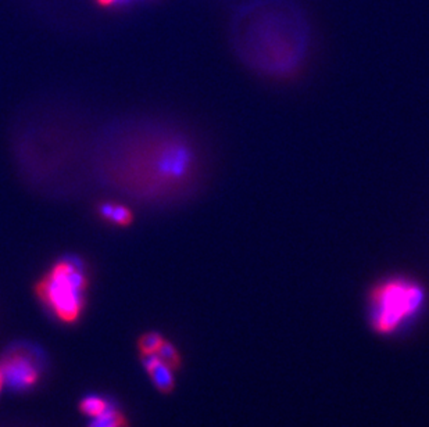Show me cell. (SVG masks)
Here are the masks:
<instances>
[{
  "mask_svg": "<svg viewBox=\"0 0 429 427\" xmlns=\"http://www.w3.org/2000/svg\"><path fill=\"white\" fill-rule=\"evenodd\" d=\"M0 367L3 370L5 381L16 390H26L38 381L40 370L28 354L12 352L3 358Z\"/></svg>",
  "mask_w": 429,
  "mask_h": 427,
  "instance_id": "277c9868",
  "label": "cell"
},
{
  "mask_svg": "<svg viewBox=\"0 0 429 427\" xmlns=\"http://www.w3.org/2000/svg\"><path fill=\"white\" fill-rule=\"evenodd\" d=\"M231 41L247 67L285 80L306 62L310 27L293 0H250L232 19Z\"/></svg>",
  "mask_w": 429,
  "mask_h": 427,
  "instance_id": "6da1fadb",
  "label": "cell"
},
{
  "mask_svg": "<svg viewBox=\"0 0 429 427\" xmlns=\"http://www.w3.org/2000/svg\"><path fill=\"white\" fill-rule=\"evenodd\" d=\"M5 384V376H3V370L0 367V391H2V387Z\"/></svg>",
  "mask_w": 429,
  "mask_h": 427,
  "instance_id": "7c38bea8",
  "label": "cell"
},
{
  "mask_svg": "<svg viewBox=\"0 0 429 427\" xmlns=\"http://www.w3.org/2000/svg\"><path fill=\"white\" fill-rule=\"evenodd\" d=\"M89 279L85 262L76 255L59 258L35 284V293L53 315L64 322L80 319L87 304Z\"/></svg>",
  "mask_w": 429,
  "mask_h": 427,
  "instance_id": "3957f363",
  "label": "cell"
},
{
  "mask_svg": "<svg viewBox=\"0 0 429 427\" xmlns=\"http://www.w3.org/2000/svg\"><path fill=\"white\" fill-rule=\"evenodd\" d=\"M88 427H130V423L117 408L110 405L103 413L92 417Z\"/></svg>",
  "mask_w": 429,
  "mask_h": 427,
  "instance_id": "52a82bcc",
  "label": "cell"
},
{
  "mask_svg": "<svg viewBox=\"0 0 429 427\" xmlns=\"http://www.w3.org/2000/svg\"><path fill=\"white\" fill-rule=\"evenodd\" d=\"M164 337L156 331H149L145 333L139 337L138 340V348L142 355H149V354H156L163 344Z\"/></svg>",
  "mask_w": 429,
  "mask_h": 427,
  "instance_id": "30bf717a",
  "label": "cell"
},
{
  "mask_svg": "<svg viewBox=\"0 0 429 427\" xmlns=\"http://www.w3.org/2000/svg\"><path fill=\"white\" fill-rule=\"evenodd\" d=\"M142 363L150 376L155 387L164 394H168L174 390V370L160 361L157 354L142 355Z\"/></svg>",
  "mask_w": 429,
  "mask_h": 427,
  "instance_id": "5b68a950",
  "label": "cell"
},
{
  "mask_svg": "<svg viewBox=\"0 0 429 427\" xmlns=\"http://www.w3.org/2000/svg\"><path fill=\"white\" fill-rule=\"evenodd\" d=\"M98 212L103 221L116 226H130L134 222V212L124 204L102 203Z\"/></svg>",
  "mask_w": 429,
  "mask_h": 427,
  "instance_id": "8992f818",
  "label": "cell"
},
{
  "mask_svg": "<svg viewBox=\"0 0 429 427\" xmlns=\"http://www.w3.org/2000/svg\"><path fill=\"white\" fill-rule=\"evenodd\" d=\"M109 406H110V403H109L105 398H102V397H99V395H88V397H85V398L80 402V410H81L84 415L89 416V417H96V416H99V415L103 413Z\"/></svg>",
  "mask_w": 429,
  "mask_h": 427,
  "instance_id": "ba28073f",
  "label": "cell"
},
{
  "mask_svg": "<svg viewBox=\"0 0 429 427\" xmlns=\"http://www.w3.org/2000/svg\"><path fill=\"white\" fill-rule=\"evenodd\" d=\"M423 284L403 273L378 279L367 293V318L372 330L382 336L396 334L423 311Z\"/></svg>",
  "mask_w": 429,
  "mask_h": 427,
  "instance_id": "7a4b0ae2",
  "label": "cell"
},
{
  "mask_svg": "<svg viewBox=\"0 0 429 427\" xmlns=\"http://www.w3.org/2000/svg\"><path fill=\"white\" fill-rule=\"evenodd\" d=\"M116 2H119V0H98V3L102 5V6H112Z\"/></svg>",
  "mask_w": 429,
  "mask_h": 427,
  "instance_id": "8fae6325",
  "label": "cell"
},
{
  "mask_svg": "<svg viewBox=\"0 0 429 427\" xmlns=\"http://www.w3.org/2000/svg\"><path fill=\"white\" fill-rule=\"evenodd\" d=\"M156 354L160 358V361L164 362L167 366H170L173 370L181 366V355L173 343L164 340Z\"/></svg>",
  "mask_w": 429,
  "mask_h": 427,
  "instance_id": "9c48e42d",
  "label": "cell"
}]
</instances>
